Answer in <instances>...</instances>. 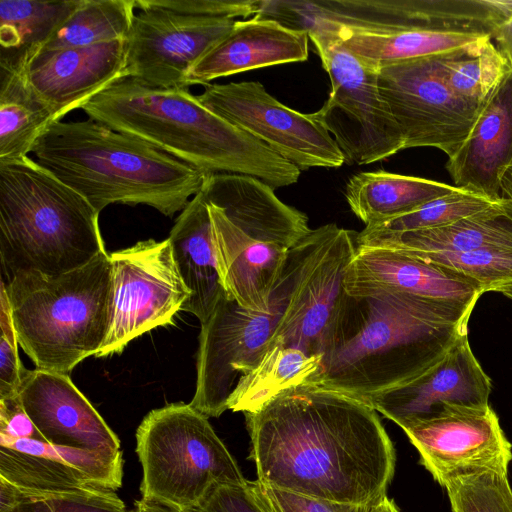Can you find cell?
<instances>
[{"label":"cell","mask_w":512,"mask_h":512,"mask_svg":"<svg viewBox=\"0 0 512 512\" xmlns=\"http://www.w3.org/2000/svg\"><path fill=\"white\" fill-rule=\"evenodd\" d=\"M244 415L261 483L360 505L386 496L395 449L377 411L367 403L304 384Z\"/></svg>","instance_id":"cell-1"},{"label":"cell","mask_w":512,"mask_h":512,"mask_svg":"<svg viewBox=\"0 0 512 512\" xmlns=\"http://www.w3.org/2000/svg\"><path fill=\"white\" fill-rule=\"evenodd\" d=\"M474 306L389 291L346 292L310 385L368 404L417 378L467 337Z\"/></svg>","instance_id":"cell-2"},{"label":"cell","mask_w":512,"mask_h":512,"mask_svg":"<svg viewBox=\"0 0 512 512\" xmlns=\"http://www.w3.org/2000/svg\"><path fill=\"white\" fill-rule=\"evenodd\" d=\"M81 109L205 174L255 177L273 189L297 183L301 170L206 108L188 89L153 88L123 77Z\"/></svg>","instance_id":"cell-3"},{"label":"cell","mask_w":512,"mask_h":512,"mask_svg":"<svg viewBox=\"0 0 512 512\" xmlns=\"http://www.w3.org/2000/svg\"><path fill=\"white\" fill-rule=\"evenodd\" d=\"M36 161L99 213L110 204L182 211L206 174L155 146L91 118L53 122L37 139Z\"/></svg>","instance_id":"cell-4"},{"label":"cell","mask_w":512,"mask_h":512,"mask_svg":"<svg viewBox=\"0 0 512 512\" xmlns=\"http://www.w3.org/2000/svg\"><path fill=\"white\" fill-rule=\"evenodd\" d=\"M106 251L99 212L26 156L0 162V257L7 283L21 273L59 276Z\"/></svg>","instance_id":"cell-5"},{"label":"cell","mask_w":512,"mask_h":512,"mask_svg":"<svg viewBox=\"0 0 512 512\" xmlns=\"http://www.w3.org/2000/svg\"><path fill=\"white\" fill-rule=\"evenodd\" d=\"M275 189L241 174H206L219 272L227 294L241 306L265 312L292 247L311 228L303 212L282 202Z\"/></svg>","instance_id":"cell-6"},{"label":"cell","mask_w":512,"mask_h":512,"mask_svg":"<svg viewBox=\"0 0 512 512\" xmlns=\"http://www.w3.org/2000/svg\"><path fill=\"white\" fill-rule=\"evenodd\" d=\"M5 287L19 345L37 369L68 374L102 348L113 298L107 251L59 276L18 274Z\"/></svg>","instance_id":"cell-7"},{"label":"cell","mask_w":512,"mask_h":512,"mask_svg":"<svg viewBox=\"0 0 512 512\" xmlns=\"http://www.w3.org/2000/svg\"><path fill=\"white\" fill-rule=\"evenodd\" d=\"M143 499L193 510L213 487L243 484L237 462L208 417L190 403L151 410L136 431Z\"/></svg>","instance_id":"cell-8"},{"label":"cell","mask_w":512,"mask_h":512,"mask_svg":"<svg viewBox=\"0 0 512 512\" xmlns=\"http://www.w3.org/2000/svg\"><path fill=\"white\" fill-rule=\"evenodd\" d=\"M357 235L326 224L302 238L294 285L261 361L290 365L305 373L312 384L346 296L344 280L358 248Z\"/></svg>","instance_id":"cell-9"},{"label":"cell","mask_w":512,"mask_h":512,"mask_svg":"<svg viewBox=\"0 0 512 512\" xmlns=\"http://www.w3.org/2000/svg\"><path fill=\"white\" fill-rule=\"evenodd\" d=\"M301 240L290 250L265 312L241 306L225 294L201 324L196 362V390L190 405L206 417H219L239 380L266 353L287 305L299 269Z\"/></svg>","instance_id":"cell-10"},{"label":"cell","mask_w":512,"mask_h":512,"mask_svg":"<svg viewBox=\"0 0 512 512\" xmlns=\"http://www.w3.org/2000/svg\"><path fill=\"white\" fill-rule=\"evenodd\" d=\"M330 78L331 91L315 113L348 164L382 161L404 149V138L381 95L380 66L354 54L332 33L307 30Z\"/></svg>","instance_id":"cell-11"},{"label":"cell","mask_w":512,"mask_h":512,"mask_svg":"<svg viewBox=\"0 0 512 512\" xmlns=\"http://www.w3.org/2000/svg\"><path fill=\"white\" fill-rule=\"evenodd\" d=\"M442 55L380 65L378 83L402 132L404 149L434 147L450 158L469 135L481 106L453 92Z\"/></svg>","instance_id":"cell-12"},{"label":"cell","mask_w":512,"mask_h":512,"mask_svg":"<svg viewBox=\"0 0 512 512\" xmlns=\"http://www.w3.org/2000/svg\"><path fill=\"white\" fill-rule=\"evenodd\" d=\"M109 256L113 275L111 323L95 357L119 353L140 335L172 324L190 297L168 238L140 241Z\"/></svg>","instance_id":"cell-13"},{"label":"cell","mask_w":512,"mask_h":512,"mask_svg":"<svg viewBox=\"0 0 512 512\" xmlns=\"http://www.w3.org/2000/svg\"><path fill=\"white\" fill-rule=\"evenodd\" d=\"M206 108L250 134L300 170L338 168L345 158L315 113L285 106L258 81L209 83L196 96Z\"/></svg>","instance_id":"cell-14"},{"label":"cell","mask_w":512,"mask_h":512,"mask_svg":"<svg viewBox=\"0 0 512 512\" xmlns=\"http://www.w3.org/2000/svg\"><path fill=\"white\" fill-rule=\"evenodd\" d=\"M125 38V75L162 89H188L193 66L234 27L232 18L178 13L136 0Z\"/></svg>","instance_id":"cell-15"},{"label":"cell","mask_w":512,"mask_h":512,"mask_svg":"<svg viewBox=\"0 0 512 512\" xmlns=\"http://www.w3.org/2000/svg\"><path fill=\"white\" fill-rule=\"evenodd\" d=\"M421 464L441 485L486 470L508 471L512 445L488 405H446L439 415L403 430Z\"/></svg>","instance_id":"cell-16"},{"label":"cell","mask_w":512,"mask_h":512,"mask_svg":"<svg viewBox=\"0 0 512 512\" xmlns=\"http://www.w3.org/2000/svg\"><path fill=\"white\" fill-rule=\"evenodd\" d=\"M0 477L21 489L114 490L123 478L117 450H87L36 439L0 440Z\"/></svg>","instance_id":"cell-17"},{"label":"cell","mask_w":512,"mask_h":512,"mask_svg":"<svg viewBox=\"0 0 512 512\" xmlns=\"http://www.w3.org/2000/svg\"><path fill=\"white\" fill-rule=\"evenodd\" d=\"M491 380L475 358L468 337L411 382L368 402L403 430L443 412L446 405H489Z\"/></svg>","instance_id":"cell-18"},{"label":"cell","mask_w":512,"mask_h":512,"mask_svg":"<svg viewBox=\"0 0 512 512\" xmlns=\"http://www.w3.org/2000/svg\"><path fill=\"white\" fill-rule=\"evenodd\" d=\"M18 396L46 442L87 450H120L118 436L68 374L25 369Z\"/></svg>","instance_id":"cell-19"},{"label":"cell","mask_w":512,"mask_h":512,"mask_svg":"<svg viewBox=\"0 0 512 512\" xmlns=\"http://www.w3.org/2000/svg\"><path fill=\"white\" fill-rule=\"evenodd\" d=\"M344 287L348 294L389 291L473 305L484 293L476 280L450 268L371 246H358Z\"/></svg>","instance_id":"cell-20"},{"label":"cell","mask_w":512,"mask_h":512,"mask_svg":"<svg viewBox=\"0 0 512 512\" xmlns=\"http://www.w3.org/2000/svg\"><path fill=\"white\" fill-rule=\"evenodd\" d=\"M27 75L57 119L125 75V39L39 52Z\"/></svg>","instance_id":"cell-21"},{"label":"cell","mask_w":512,"mask_h":512,"mask_svg":"<svg viewBox=\"0 0 512 512\" xmlns=\"http://www.w3.org/2000/svg\"><path fill=\"white\" fill-rule=\"evenodd\" d=\"M512 166V70L481 105L469 135L446 164L454 186L492 202Z\"/></svg>","instance_id":"cell-22"},{"label":"cell","mask_w":512,"mask_h":512,"mask_svg":"<svg viewBox=\"0 0 512 512\" xmlns=\"http://www.w3.org/2000/svg\"><path fill=\"white\" fill-rule=\"evenodd\" d=\"M309 36L281 22L255 15L236 20L232 30L189 71L188 85L267 66L303 62L308 59Z\"/></svg>","instance_id":"cell-23"},{"label":"cell","mask_w":512,"mask_h":512,"mask_svg":"<svg viewBox=\"0 0 512 512\" xmlns=\"http://www.w3.org/2000/svg\"><path fill=\"white\" fill-rule=\"evenodd\" d=\"M168 239L178 272L190 291L181 310L192 313L202 324L227 294L220 277L209 206L202 190L181 211Z\"/></svg>","instance_id":"cell-24"},{"label":"cell","mask_w":512,"mask_h":512,"mask_svg":"<svg viewBox=\"0 0 512 512\" xmlns=\"http://www.w3.org/2000/svg\"><path fill=\"white\" fill-rule=\"evenodd\" d=\"M358 246L407 254L464 253L512 244V201L501 198L488 208L452 224L425 230L384 232L363 229Z\"/></svg>","instance_id":"cell-25"},{"label":"cell","mask_w":512,"mask_h":512,"mask_svg":"<svg viewBox=\"0 0 512 512\" xmlns=\"http://www.w3.org/2000/svg\"><path fill=\"white\" fill-rule=\"evenodd\" d=\"M319 27L359 57L383 65L442 55L461 49L485 35L453 34L414 28H370L316 19L302 28Z\"/></svg>","instance_id":"cell-26"},{"label":"cell","mask_w":512,"mask_h":512,"mask_svg":"<svg viewBox=\"0 0 512 512\" xmlns=\"http://www.w3.org/2000/svg\"><path fill=\"white\" fill-rule=\"evenodd\" d=\"M455 190L454 185L378 170L353 175L346 184L345 197L352 212L371 226L412 212Z\"/></svg>","instance_id":"cell-27"},{"label":"cell","mask_w":512,"mask_h":512,"mask_svg":"<svg viewBox=\"0 0 512 512\" xmlns=\"http://www.w3.org/2000/svg\"><path fill=\"white\" fill-rule=\"evenodd\" d=\"M80 0H0V70L28 68Z\"/></svg>","instance_id":"cell-28"},{"label":"cell","mask_w":512,"mask_h":512,"mask_svg":"<svg viewBox=\"0 0 512 512\" xmlns=\"http://www.w3.org/2000/svg\"><path fill=\"white\" fill-rule=\"evenodd\" d=\"M27 69L0 70V162L28 156L37 139L58 121L30 83Z\"/></svg>","instance_id":"cell-29"},{"label":"cell","mask_w":512,"mask_h":512,"mask_svg":"<svg viewBox=\"0 0 512 512\" xmlns=\"http://www.w3.org/2000/svg\"><path fill=\"white\" fill-rule=\"evenodd\" d=\"M136 9V0H80L41 51L124 40Z\"/></svg>","instance_id":"cell-30"},{"label":"cell","mask_w":512,"mask_h":512,"mask_svg":"<svg viewBox=\"0 0 512 512\" xmlns=\"http://www.w3.org/2000/svg\"><path fill=\"white\" fill-rule=\"evenodd\" d=\"M442 67L453 92L476 106H481L512 70L490 36L443 54Z\"/></svg>","instance_id":"cell-31"},{"label":"cell","mask_w":512,"mask_h":512,"mask_svg":"<svg viewBox=\"0 0 512 512\" xmlns=\"http://www.w3.org/2000/svg\"><path fill=\"white\" fill-rule=\"evenodd\" d=\"M408 255L466 275L476 280L484 293L489 291L501 293L512 288V244L489 246L464 253H413Z\"/></svg>","instance_id":"cell-32"},{"label":"cell","mask_w":512,"mask_h":512,"mask_svg":"<svg viewBox=\"0 0 512 512\" xmlns=\"http://www.w3.org/2000/svg\"><path fill=\"white\" fill-rule=\"evenodd\" d=\"M494 203L496 202L457 188L454 192L436 198L412 212L365 226V229L406 232L442 227L480 212Z\"/></svg>","instance_id":"cell-33"},{"label":"cell","mask_w":512,"mask_h":512,"mask_svg":"<svg viewBox=\"0 0 512 512\" xmlns=\"http://www.w3.org/2000/svg\"><path fill=\"white\" fill-rule=\"evenodd\" d=\"M444 487L452 512H512L507 472L486 470L462 475Z\"/></svg>","instance_id":"cell-34"},{"label":"cell","mask_w":512,"mask_h":512,"mask_svg":"<svg viewBox=\"0 0 512 512\" xmlns=\"http://www.w3.org/2000/svg\"><path fill=\"white\" fill-rule=\"evenodd\" d=\"M18 489L25 497L43 502L51 512H128L112 490L91 486L62 491Z\"/></svg>","instance_id":"cell-35"},{"label":"cell","mask_w":512,"mask_h":512,"mask_svg":"<svg viewBox=\"0 0 512 512\" xmlns=\"http://www.w3.org/2000/svg\"><path fill=\"white\" fill-rule=\"evenodd\" d=\"M251 487L268 512H369L371 505L336 502L269 486L256 480Z\"/></svg>","instance_id":"cell-36"},{"label":"cell","mask_w":512,"mask_h":512,"mask_svg":"<svg viewBox=\"0 0 512 512\" xmlns=\"http://www.w3.org/2000/svg\"><path fill=\"white\" fill-rule=\"evenodd\" d=\"M0 329V399H3L18 394L26 369L19 358V342L4 281L0 292Z\"/></svg>","instance_id":"cell-37"},{"label":"cell","mask_w":512,"mask_h":512,"mask_svg":"<svg viewBox=\"0 0 512 512\" xmlns=\"http://www.w3.org/2000/svg\"><path fill=\"white\" fill-rule=\"evenodd\" d=\"M158 7L178 13L216 18L248 17L256 15L260 0H150Z\"/></svg>","instance_id":"cell-38"},{"label":"cell","mask_w":512,"mask_h":512,"mask_svg":"<svg viewBox=\"0 0 512 512\" xmlns=\"http://www.w3.org/2000/svg\"><path fill=\"white\" fill-rule=\"evenodd\" d=\"M193 512H268L250 481L243 484H219L211 489Z\"/></svg>","instance_id":"cell-39"},{"label":"cell","mask_w":512,"mask_h":512,"mask_svg":"<svg viewBox=\"0 0 512 512\" xmlns=\"http://www.w3.org/2000/svg\"><path fill=\"white\" fill-rule=\"evenodd\" d=\"M36 439L45 441L27 412L20 398L0 399V440Z\"/></svg>","instance_id":"cell-40"},{"label":"cell","mask_w":512,"mask_h":512,"mask_svg":"<svg viewBox=\"0 0 512 512\" xmlns=\"http://www.w3.org/2000/svg\"><path fill=\"white\" fill-rule=\"evenodd\" d=\"M498 49L508 59L512 69V19L505 23L493 36Z\"/></svg>","instance_id":"cell-41"},{"label":"cell","mask_w":512,"mask_h":512,"mask_svg":"<svg viewBox=\"0 0 512 512\" xmlns=\"http://www.w3.org/2000/svg\"><path fill=\"white\" fill-rule=\"evenodd\" d=\"M19 490V489H18ZM0 512H51L49 508L41 501H36L25 497L20 492L19 501L11 508Z\"/></svg>","instance_id":"cell-42"},{"label":"cell","mask_w":512,"mask_h":512,"mask_svg":"<svg viewBox=\"0 0 512 512\" xmlns=\"http://www.w3.org/2000/svg\"><path fill=\"white\" fill-rule=\"evenodd\" d=\"M130 512H193L192 510H182L161 505L146 499H139L134 502V507Z\"/></svg>","instance_id":"cell-43"},{"label":"cell","mask_w":512,"mask_h":512,"mask_svg":"<svg viewBox=\"0 0 512 512\" xmlns=\"http://www.w3.org/2000/svg\"><path fill=\"white\" fill-rule=\"evenodd\" d=\"M369 512H401L395 502L387 495L371 505Z\"/></svg>","instance_id":"cell-44"},{"label":"cell","mask_w":512,"mask_h":512,"mask_svg":"<svg viewBox=\"0 0 512 512\" xmlns=\"http://www.w3.org/2000/svg\"><path fill=\"white\" fill-rule=\"evenodd\" d=\"M501 198L512 201V166H510L501 178Z\"/></svg>","instance_id":"cell-45"},{"label":"cell","mask_w":512,"mask_h":512,"mask_svg":"<svg viewBox=\"0 0 512 512\" xmlns=\"http://www.w3.org/2000/svg\"><path fill=\"white\" fill-rule=\"evenodd\" d=\"M501 293L512 300V288L506 289V290L502 291Z\"/></svg>","instance_id":"cell-46"}]
</instances>
